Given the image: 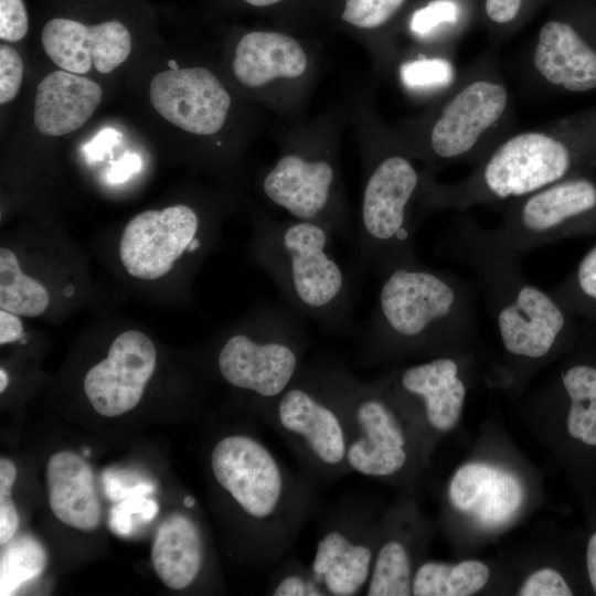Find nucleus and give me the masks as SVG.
<instances>
[{
  "mask_svg": "<svg viewBox=\"0 0 596 596\" xmlns=\"http://www.w3.org/2000/svg\"><path fill=\"white\" fill-rule=\"evenodd\" d=\"M596 167V105L543 126L513 131L464 179L436 183L423 174L428 207L466 210L509 202Z\"/></svg>",
  "mask_w": 596,
  "mask_h": 596,
  "instance_id": "obj_1",
  "label": "nucleus"
},
{
  "mask_svg": "<svg viewBox=\"0 0 596 596\" xmlns=\"http://www.w3.org/2000/svg\"><path fill=\"white\" fill-rule=\"evenodd\" d=\"M210 470L241 515L251 556L263 566L278 565L317 509L316 485L243 432L214 444Z\"/></svg>",
  "mask_w": 596,
  "mask_h": 596,
  "instance_id": "obj_2",
  "label": "nucleus"
},
{
  "mask_svg": "<svg viewBox=\"0 0 596 596\" xmlns=\"http://www.w3.org/2000/svg\"><path fill=\"white\" fill-rule=\"evenodd\" d=\"M453 256L476 275L505 351L529 360L546 356L574 327L551 292L531 284L514 251L497 232L456 217L447 236Z\"/></svg>",
  "mask_w": 596,
  "mask_h": 596,
  "instance_id": "obj_3",
  "label": "nucleus"
},
{
  "mask_svg": "<svg viewBox=\"0 0 596 596\" xmlns=\"http://www.w3.org/2000/svg\"><path fill=\"white\" fill-rule=\"evenodd\" d=\"M380 278L360 361L370 363L385 354L434 349L476 327L472 296L451 274L417 262Z\"/></svg>",
  "mask_w": 596,
  "mask_h": 596,
  "instance_id": "obj_4",
  "label": "nucleus"
},
{
  "mask_svg": "<svg viewBox=\"0 0 596 596\" xmlns=\"http://www.w3.org/2000/svg\"><path fill=\"white\" fill-rule=\"evenodd\" d=\"M332 237L315 222L262 220L254 255L286 306L338 332L349 326L352 304L349 280L331 252Z\"/></svg>",
  "mask_w": 596,
  "mask_h": 596,
  "instance_id": "obj_5",
  "label": "nucleus"
},
{
  "mask_svg": "<svg viewBox=\"0 0 596 596\" xmlns=\"http://www.w3.org/2000/svg\"><path fill=\"white\" fill-rule=\"evenodd\" d=\"M439 98L418 142L428 159L476 166L515 131L513 94L492 47L460 68Z\"/></svg>",
  "mask_w": 596,
  "mask_h": 596,
  "instance_id": "obj_6",
  "label": "nucleus"
},
{
  "mask_svg": "<svg viewBox=\"0 0 596 596\" xmlns=\"http://www.w3.org/2000/svg\"><path fill=\"white\" fill-rule=\"evenodd\" d=\"M257 411L316 486L350 473L343 412L318 363L305 365L279 396Z\"/></svg>",
  "mask_w": 596,
  "mask_h": 596,
  "instance_id": "obj_7",
  "label": "nucleus"
},
{
  "mask_svg": "<svg viewBox=\"0 0 596 596\" xmlns=\"http://www.w3.org/2000/svg\"><path fill=\"white\" fill-rule=\"evenodd\" d=\"M300 317L286 305L259 308L246 330L222 343L216 366L222 379L252 395L259 409L301 373L309 337Z\"/></svg>",
  "mask_w": 596,
  "mask_h": 596,
  "instance_id": "obj_8",
  "label": "nucleus"
},
{
  "mask_svg": "<svg viewBox=\"0 0 596 596\" xmlns=\"http://www.w3.org/2000/svg\"><path fill=\"white\" fill-rule=\"evenodd\" d=\"M344 416L350 472L396 477L409 462L405 424L397 402L381 383H365L340 362H319Z\"/></svg>",
  "mask_w": 596,
  "mask_h": 596,
  "instance_id": "obj_9",
  "label": "nucleus"
},
{
  "mask_svg": "<svg viewBox=\"0 0 596 596\" xmlns=\"http://www.w3.org/2000/svg\"><path fill=\"white\" fill-rule=\"evenodd\" d=\"M421 174L402 152L385 153L368 175L361 205L358 258L379 277L419 262L414 251L411 206Z\"/></svg>",
  "mask_w": 596,
  "mask_h": 596,
  "instance_id": "obj_10",
  "label": "nucleus"
},
{
  "mask_svg": "<svg viewBox=\"0 0 596 596\" xmlns=\"http://www.w3.org/2000/svg\"><path fill=\"white\" fill-rule=\"evenodd\" d=\"M595 231L596 179L590 172L507 202L497 228L519 254Z\"/></svg>",
  "mask_w": 596,
  "mask_h": 596,
  "instance_id": "obj_11",
  "label": "nucleus"
},
{
  "mask_svg": "<svg viewBox=\"0 0 596 596\" xmlns=\"http://www.w3.org/2000/svg\"><path fill=\"white\" fill-rule=\"evenodd\" d=\"M515 68L528 96L596 93V25L547 20Z\"/></svg>",
  "mask_w": 596,
  "mask_h": 596,
  "instance_id": "obj_12",
  "label": "nucleus"
},
{
  "mask_svg": "<svg viewBox=\"0 0 596 596\" xmlns=\"http://www.w3.org/2000/svg\"><path fill=\"white\" fill-rule=\"evenodd\" d=\"M379 524L361 498L344 497L321 519L310 567L328 596L365 592L374 562Z\"/></svg>",
  "mask_w": 596,
  "mask_h": 596,
  "instance_id": "obj_13",
  "label": "nucleus"
},
{
  "mask_svg": "<svg viewBox=\"0 0 596 596\" xmlns=\"http://www.w3.org/2000/svg\"><path fill=\"white\" fill-rule=\"evenodd\" d=\"M336 170L328 160L288 153L267 172L263 191L297 220L318 223L333 236L351 238L345 217L336 204Z\"/></svg>",
  "mask_w": 596,
  "mask_h": 596,
  "instance_id": "obj_14",
  "label": "nucleus"
},
{
  "mask_svg": "<svg viewBox=\"0 0 596 596\" xmlns=\"http://www.w3.org/2000/svg\"><path fill=\"white\" fill-rule=\"evenodd\" d=\"M199 215L184 204L141 212L128 222L121 234L120 260L136 278H160L188 252L192 240L199 236Z\"/></svg>",
  "mask_w": 596,
  "mask_h": 596,
  "instance_id": "obj_15",
  "label": "nucleus"
},
{
  "mask_svg": "<svg viewBox=\"0 0 596 596\" xmlns=\"http://www.w3.org/2000/svg\"><path fill=\"white\" fill-rule=\"evenodd\" d=\"M153 342L143 332L129 330L111 342L108 355L84 377V392L103 416L123 415L140 402L156 369Z\"/></svg>",
  "mask_w": 596,
  "mask_h": 596,
  "instance_id": "obj_16",
  "label": "nucleus"
},
{
  "mask_svg": "<svg viewBox=\"0 0 596 596\" xmlns=\"http://www.w3.org/2000/svg\"><path fill=\"white\" fill-rule=\"evenodd\" d=\"M149 92L152 107L164 119L201 136L217 132L231 106L222 83L200 66L162 71L153 76Z\"/></svg>",
  "mask_w": 596,
  "mask_h": 596,
  "instance_id": "obj_17",
  "label": "nucleus"
},
{
  "mask_svg": "<svg viewBox=\"0 0 596 596\" xmlns=\"http://www.w3.org/2000/svg\"><path fill=\"white\" fill-rule=\"evenodd\" d=\"M41 41L57 66L75 74H86L92 66L108 74L123 64L131 51L130 33L119 21L86 25L55 18L44 25Z\"/></svg>",
  "mask_w": 596,
  "mask_h": 596,
  "instance_id": "obj_18",
  "label": "nucleus"
},
{
  "mask_svg": "<svg viewBox=\"0 0 596 596\" xmlns=\"http://www.w3.org/2000/svg\"><path fill=\"white\" fill-rule=\"evenodd\" d=\"M393 381V387L381 384L395 397L419 400L426 422L435 430L447 432L459 421L466 385L453 358L439 355L412 365L401 371Z\"/></svg>",
  "mask_w": 596,
  "mask_h": 596,
  "instance_id": "obj_19",
  "label": "nucleus"
},
{
  "mask_svg": "<svg viewBox=\"0 0 596 596\" xmlns=\"http://www.w3.org/2000/svg\"><path fill=\"white\" fill-rule=\"evenodd\" d=\"M448 493L455 508L473 514L487 525L509 520L523 500V489L517 477L482 462L460 467L450 481Z\"/></svg>",
  "mask_w": 596,
  "mask_h": 596,
  "instance_id": "obj_20",
  "label": "nucleus"
},
{
  "mask_svg": "<svg viewBox=\"0 0 596 596\" xmlns=\"http://www.w3.org/2000/svg\"><path fill=\"white\" fill-rule=\"evenodd\" d=\"M94 81L64 70L46 75L38 85L34 125L46 136L57 137L82 127L102 102Z\"/></svg>",
  "mask_w": 596,
  "mask_h": 596,
  "instance_id": "obj_21",
  "label": "nucleus"
},
{
  "mask_svg": "<svg viewBox=\"0 0 596 596\" xmlns=\"http://www.w3.org/2000/svg\"><path fill=\"white\" fill-rule=\"evenodd\" d=\"M49 504L64 524L93 531L100 523L102 507L89 465L76 453L53 454L45 471Z\"/></svg>",
  "mask_w": 596,
  "mask_h": 596,
  "instance_id": "obj_22",
  "label": "nucleus"
},
{
  "mask_svg": "<svg viewBox=\"0 0 596 596\" xmlns=\"http://www.w3.org/2000/svg\"><path fill=\"white\" fill-rule=\"evenodd\" d=\"M207 547L199 523L188 514H170L159 525L152 542L151 561L161 582L181 590L202 573Z\"/></svg>",
  "mask_w": 596,
  "mask_h": 596,
  "instance_id": "obj_23",
  "label": "nucleus"
},
{
  "mask_svg": "<svg viewBox=\"0 0 596 596\" xmlns=\"http://www.w3.org/2000/svg\"><path fill=\"white\" fill-rule=\"evenodd\" d=\"M307 64V55L294 38L273 31H253L236 45L233 72L241 84L256 88L276 78H297Z\"/></svg>",
  "mask_w": 596,
  "mask_h": 596,
  "instance_id": "obj_24",
  "label": "nucleus"
},
{
  "mask_svg": "<svg viewBox=\"0 0 596 596\" xmlns=\"http://www.w3.org/2000/svg\"><path fill=\"white\" fill-rule=\"evenodd\" d=\"M486 564L469 560L455 565L425 562L413 574L412 595L468 596L479 592L489 579Z\"/></svg>",
  "mask_w": 596,
  "mask_h": 596,
  "instance_id": "obj_25",
  "label": "nucleus"
},
{
  "mask_svg": "<svg viewBox=\"0 0 596 596\" xmlns=\"http://www.w3.org/2000/svg\"><path fill=\"white\" fill-rule=\"evenodd\" d=\"M412 578L413 563L407 543L387 530L382 534L379 529L374 562L364 595H412Z\"/></svg>",
  "mask_w": 596,
  "mask_h": 596,
  "instance_id": "obj_26",
  "label": "nucleus"
},
{
  "mask_svg": "<svg viewBox=\"0 0 596 596\" xmlns=\"http://www.w3.org/2000/svg\"><path fill=\"white\" fill-rule=\"evenodd\" d=\"M467 21L468 10L462 0H432L412 13L408 29L417 41L453 52L451 44L458 41Z\"/></svg>",
  "mask_w": 596,
  "mask_h": 596,
  "instance_id": "obj_27",
  "label": "nucleus"
},
{
  "mask_svg": "<svg viewBox=\"0 0 596 596\" xmlns=\"http://www.w3.org/2000/svg\"><path fill=\"white\" fill-rule=\"evenodd\" d=\"M570 398L567 430L570 435L588 446H596V366L575 364L562 376Z\"/></svg>",
  "mask_w": 596,
  "mask_h": 596,
  "instance_id": "obj_28",
  "label": "nucleus"
},
{
  "mask_svg": "<svg viewBox=\"0 0 596 596\" xmlns=\"http://www.w3.org/2000/svg\"><path fill=\"white\" fill-rule=\"evenodd\" d=\"M50 304L45 287L25 275L15 254L0 248V308L22 317L42 315Z\"/></svg>",
  "mask_w": 596,
  "mask_h": 596,
  "instance_id": "obj_29",
  "label": "nucleus"
},
{
  "mask_svg": "<svg viewBox=\"0 0 596 596\" xmlns=\"http://www.w3.org/2000/svg\"><path fill=\"white\" fill-rule=\"evenodd\" d=\"M1 546L0 595L8 596L42 574L47 564V553L31 534H15Z\"/></svg>",
  "mask_w": 596,
  "mask_h": 596,
  "instance_id": "obj_30",
  "label": "nucleus"
},
{
  "mask_svg": "<svg viewBox=\"0 0 596 596\" xmlns=\"http://www.w3.org/2000/svg\"><path fill=\"white\" fill-rule=\"evenodd\" d=\"M459 72L451 52L419 54L401 63L398 71L401 83L409 93L438 97L454 86Z\"/></svg>",
  "mask_w": 596,
  "mask_h": 596,
  "instance_id": "obj_31",
  "label": "nucleus"
},
{
  "mask_svg": "<svg viewBox=\"0 0 596 596\" xmlns=\"http://www.w3.org/2000/svg\"><path fill=\"white\" fill-rule=\"evenodd\" d=\"M550 292L573 315L596 318V245L575 270Z\"/></svg>",
  "mask_w": 596,
  "mask_h": 596,
  "instance_id": "obj_32",
  "label": "nucleus"
},
{
  "mask_svg": "<svg viewBox=\"0 0 596 596\" xmlns=\"http://www.w3.org/2000/svg\"><path fill=\"white\" fill-rule=\"evenodd\" d=\"M267 595L270 596H328L316 578L310 565L298 557H285L269 579Z\"/></svg>",
  "mask_w": 596,
  "mask_h": 596,
  "instance_id": "obj_33",
  "label": "nucleus"
},
{
  "mask_svg": "<svg viewBox=\"0 0 596 596\" xmlns=\"http://www.w3.org/2000/svg\"><path fill=\"white\" fill-rule=\"evenodd\" d=\"M158 514V504L145 494H136L118 501L109 511V528L119 536H129L150 523Z\"/></svg>",
  "mask_w": 596,
  "mask_h": 596,
  "instance_id": "obj_34",
  "label": "nucleus"
},
{
  "mask_svg": "<svg viewBox=\"0 0 596 596\" xmlns=\"http://www.w3.org/2000/svg\"><path fill=\"white\" fill-rule=\"evenodd\" d=\"M405 0H345L341 18L360 29H376L387 23Z\"/></svg>",
  "mask_w": 596,
  "mask_h": 596,
  "instance_id": "obj_35",
  "label": "nucleus"
},
{
  "mask_svg": "<svg viewBox=\"0 0 596 596\" xmlns=\"http://www.w3.org/2000/svg\"><path fill=\"white\" fill-rule=\"evenodd\" d=\"M17 468L8 458L0 459V544L11 540L19 528V514L11 499Z\"/></svg>",
  "mask_w": 596,
  "mask_h": 596,
  "instance_id": "obj_36",
  "label": "nucleus"
},
{
  "mask_svg": "<svg viewBox=\"0 0 596 596\" xmlns=\"http://www.w3.org/2000/svg\"><path fill=\"white\" fill-rule=\"evenodd\" d=\"M528 3L529 0H485L483 12L492 32L498 34L497 39H502L520 22Z\"/></svg>",
  "mask_w": 596,
  "mask_h": 596,
  "instance_id": "obj_37",
  "label": "nucleus"
},
{
  "mask_svg": "<svg viewBox=\"0 0 596 596\" xmlns=\"http://www.w3.org/2000/svg\"><path fill=\"white\" fill-rule=\"evenodd\" d=\"M23 62L20 54L9 45L0 46V103L11 102L20 91Z\"/></svg>",
  "mask_w": 596,
  "mask_h": 596,
  "instance_id": "obj_38",
  "label": "nucleus"
},
{
  "mask_svg": "<svg viewBox=\"0 0 596 596\" xmlns=\"http://www.w3.org/2000/svg\"><path fill=\"white\" fill-rule=\"evenodd\" d=\"M564 577L553 568H541L530 575L519 589L520 596H571Z\"/></svg>",
  "mask_w": 596,
  "mask_h": 596,
  "instance_id": "obj_39",
  "label": "nucleus"
},
{
  "mask_svg": "<svg viewBox=\"0 0 596 596\" xmlns=\"http://www.w3.org/2000/svg\"><path fill=\"white\" fill-rule=\"evenodd\" d=\"M29 31V17L23 0H0V39L22 40Z\"/></svg>",
  "mask_w": 596,
  "mask_h": 596,
  "instance_id": "obj_40",
  "label": "nucleus"
},
{
  "mask_svg": "<svg viewBox=\"0 0 596 596\" xmlns=\"http://www.w3.org/2000/svg\"><path fill=\"white\" fill-rule=\"evenodd\" d=\"M132 477L128 482L124 481L121 472H113L110 470L104 473V485L107 496L113 500H123L125 498L145 494L153 491V487L145 482H134Z\"/></svg>",
  "mask_w": 596,
  "mask_h": 596,
  "instance_id": "obj_41",
  "label": "nucleus"
},
{
  "mask_svg": "<svg viewBox=\"0 0 596 596\" xmlns=\"http://www.w3.org/2000/svg\"><path fill=\"white\" fill-rule=\"evenodd\" d=\"M121 134L114 128L100 130L83 150L88 161L102 160L118 143Z\"/></svg>",
  "mask_w": 596,
  "mask_h": 596,
  "instance_id": "obj_42",
  "label": "nucleus"
},
{
  "mask_svg": "<svg viewBox=\"0 0 596 596\" xmlns=\"http://www.w3.org/2000/svg\"><path fill=\"white\" fill-rule=\"evenodd\" d=\"M141 168V159L138 155L126 152L117 161L113 162L107 172L110 183H120L138 172Z\"/></svg>",
  "mask_w": 596,
  "mask_h": 596,
  "instance_id": "obj_43",
  "label": "nucleus"
},
{
  "mask_svg": "<svg viewBox=\"0 0 596 596\" xmlns=\"http://www.w3.org/2000/svg\"><path fill=\"white\" fill-rule=\"evenodd\" d=\"M23 326L20 316L0 310V344L11 343L21 339Z\"/></svg>",
  "mask_w": 596,
  "mask_h": 596,
  "instance_id": "obj_44",
  "label": "nucleus"
},
{
  "mask_svg": "<svg viewBox=\"0 0 596 596\" xmlns=\"http://www.w3.org/2000/svg\"><path fill=\"white\" fill-rule=\"evenodd\" d=\"M586 563L588 577L596 593V532L590 536L587 544Z\"/></svg>",
  "mask_w": 596,
  "mask_h": 596,
  "instance_id": "obj_45",
  "label": "nucleus"
},
{
  "mask_svg": "<svg viewBox=\"0 0 596 596\" xmlns=\"http://www.w3.org/2000/svg\"><path fill=\"white\" fill-rule=\"evenodd\" d=\"M247 3L254 6V7H269L273 6L281 0H245Z\"/></svg>",
  "mask_w": 596,
  "mask_h": 596,
  "instance_id": "obj_46",
  "label": "nucleus"
},
{
  "mask_svg": "<svg viewBox=\"0 0 596 596\" xmlns=\"http://www.w3.org/2000/svg\"><path fill=\"white\" fill-rule=\"evenodd\" d=\"M9 383V377L7 372L1 368L0 369V392L3 393Z\"/></svg>",
  "mask_w": 596,
  "mask_h": 596,
  "instance_id": "obj_47",
  "label": "nucleus"
},
{
  "mask_svg": "<svg viewBox=\"0 0 596 596\" xmlns=\"http://www.w3.org/2000/svg\"><path fill=\"white\" fill-rule=\"evenodd\" d=\"M183 505L188 509L193 508L195 505V499L191 496H185L183 498Z\"/></svg>",
  "mask_w": 596,
  "mask_h": 596,
  "instance_id": "obj_48",
  "label": "nucleus"
},
{
  "mask_svg": "<svg viewBox=\"0 0 596 596\" xmlns=\"http://www.w3.org/2000/svg\"><path fill=\"white\" fill-rule=\"evenodd\" d=\"M169 65L171 66L172 70L179 68L174 61H169Z\"/></svg>",
  "mask_w": 596,
  "mask_h": 596,
  "instance_id": "obj_49",
  "label": "nucleus"
}]
</instances>
